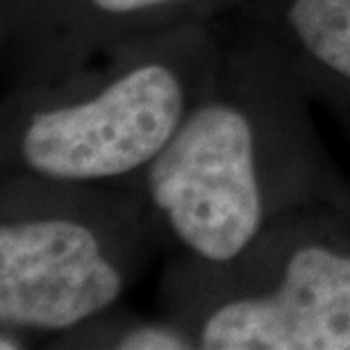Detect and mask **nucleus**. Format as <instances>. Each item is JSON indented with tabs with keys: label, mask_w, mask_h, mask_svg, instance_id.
<instances>
[{
	"label": "nucleus",
	"mask_w": 350,
	"mask_h": 350,
	"mask_svg": "<svg viewBox=\"0 0 350 350\" xmlns=\"http://www.w3.org/2000/svg\"><path fill=\"white\" fill-rule=\"evenodd\" d=\"M312 105L275 51L234 16L212 89L132 182L157 250L221 266L246 253L278 216L350 200Z\"/></svg>",
	"instance_id": "f257e3e1"
},
{
	"label": "nucleus",
	"mask_w": 350,
	"mask_h": 350,
	"mask_svg": "<svg viewBox=\"0 0 350 350\" xmlns=\"http://www.w3.org/2000/svg\"><path fill=\"white\" fill-rule=\"evenodd\" d=\"M226 18L125 46L59 78L3 91L0 175L132 185L219 73Z\"/></svg>",
	"instance_id": "f03ea898"
},
{
	"label": "nucleus",
	"mask_w": 350,
	"mask_h": 350,
	"mask_svg": "<svg viewBox=\"0 0 350 350\" xmlns=\"http://www.w3.org/2000/svg\"><path fill=\"white\" fill-rule=\"evenodd\" d=\"M164 317L196 350H350V200L278 216L237 260H171Z\"/></svg>",
	"instance_id": "7ed1b4c3"
},
{
	"label": "nucleus",
	"mask_w": 350,
	"mask_h": 350,
	"mask_svg": "<svg viewBox=\"0 0 350 350\" xmlns=\"http://www.w3.org/2000/svg\"><path fill=\"white\" fill-rule=\"evenodd\" d=\"M0 178V325L53 344L118 307L157 250L135 185Z\"/></svg>",
	"instance_id": "20e7f679"
},
{
	"label": "nucleus",
	"mask_w": 350,
	"mask_h": 350,
	"mask_svg": "<svg viewBox=\"0 0 350 350\" xmlns=\"http://www.w3.org/2000/svg\"><path fill=\"white\" fill-rule=\"evenodd\" d=\"M243 0H21L0 10L3 87L16 89L71 73L125 46L216 23Z\"/></svg>",
	"instance_id": "39448f33"
},
{
	"label": "nucleus",
	"mask_w": 350,
	"mask_h": 350,
	"mask_svg": "<svg viewBox=\"0 0 350 350\" xmlns=\"http://www.w3.org/2000/svg\"><path fill=\"white\" fill-rule=\"evenodd\" d=\"M53 348H116V350H196L191 337L173 319H146L139 314L105 312L85 327L55 339Z\"/></svg>",
	"instance_id": "423d86ee"
},
{
	"label": "nucleus",
	"mask_w": 350,
	"mask_h": 350,
	"mask_svg": "<svg viewBox=\"0 0 350 350\" xmlns=\"http://www.w3.org/2000/svg\"><path fill=\"white\" fill-rule=\"evenodd\" d=\"M21 0H0V10H10V7L18 5Z\"/></svg>",
	"instance_id": "0eeeda50"
}]
</instances>
